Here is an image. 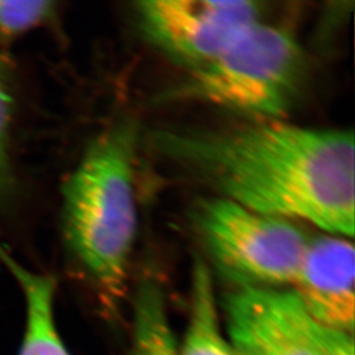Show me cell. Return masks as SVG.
<instances>
[{"mask_svg": "<svg viewBox=\"0 0 355 355\" xmlns=\"http://www.w3.org/2000/svg\"><path fill=\"white\" fill-rule=\"evenodd\" d=\"M225 312L229 342L254 355H320L322 327L293 290L236 288Z\"/></svg>", "mask_w": 355, "mask_h": 355, "instance_id": "obj_6", "label": "cell"}, {"mask_svg": "<svg viewBox=\"0 0 355 355\" xmlns=\"http://www.w3.org/2000/svg\"><path fill=\"white\" fill-rule=\"evenodd\" d=\"M222 331L211 270L198 260L192 272L191 307L182 355H234Z\"/></svg>", "mask_w": 355, "mask_h": 355, "instance_id": "obj_9", "label": "cell"}, {"mask_svg": "<svg viewBox=\"0 0 355 355\" xmlns=\"http://www.w3.org/2000/svg\"><path fill=\"white\" fill-rule=\"evenodd\" d=\"M19 98L13 67L0 55V211L12 207L19 197L15 166V129Z\"/></svg>", "mask_w": 355, "mask_h": 355, "instance_id": "obj_11", "label": "cell"}, {"mask_svg": "<svg viewBox=\"0 0 355 355\" xmlns=\"http://www.w3.org/2000/svg\"><path fill=\"white\" fill-rule=\"evenodd\" d=\"M0 258L19 282L26 302V324L19 355H71L55 321L53 278L24 268L3 250H0Z\"/></svg>", "mask_w": 355, "mask_h": 355, "instance_id": "obj_8", "label": "cell"}, {"mask_svg": "<svg viewBox=\"0 0 355 355\" xmlns=\"http://www.w3.org/2000/svg\"><path fill=\"white\" fill-rule=\"evenodd\" d=\"M59 13L55 1L0 0V43H8L31 31L53 24Z\"/></svg>", "mask_w": 355, "mask_h": 355, "instance_id": "obj_12", "label": "cell"}, {"mask_svg": "<svg viewBox=\"0 0 355 355\" xmlns=\"http://www.w3.org/2000/svg\"><path fill=\"white\" fill-rule=\"evenodd\" d=\"M306 69L295 36L259 21L214 59L191 69L174 96L261 121L281 120L298 98Z\"/></svg>", "mask_w": 355, "mask_h": 355, "instance_id": "obj_3", "label": "cell"}, {"mask_svg": "<svg viewBox=\"0 0 355 355\" xmlns=\"http://www.w3.org/2000/svg\"><path fill=\"white\" fill-rule=\"evenodd\" d=\"M195 211L213 265L237 288L292 285L309 241L295 222L221 197L201 200Z\"/></svg>", "mask_w": 355, "mask_h": 355, "instance_id": "obj_4", "label": "cell"}, {"mask_svg": "<svg viewBox=\"0 0 355 355\" xmlns=\"http://www.w3.org/2000/svg\"><path fill=\"white\" fill-rule=\"evenodd\" d=\"M135 141L130 124H113L87 145L61 187L64 250L112 309L127 291L137 232Z\"/></svg>", "mask_w": 355, "mask_h": 355, "instance_id": "obj_2", "label": "cell"}, {"mask_svg": "<svg viewBox=\"0 0 355 355\" xmlns=\"http://www.w3.org/2000/svg\"><path fill=\"white\" fill-rule=\"evenodd\" d=\"M354 352L353 334L322 327L320 355H354Z\"/></svg>", "mask_w": 355, "mask_h": 355, "instance_id": "obj_13", "label": "cell"}, {"mask_svg": "<svg viewBox=\"0 0 355 355\" xmlns=\"http://www.w3.org/2000/svg\"><path fill=\"white\" fill-rule=\"evenodd\" d=\"M136 12L148 40L191 69L261 21V5L251 0H148Z\"/></svg>", "mask_w": 355, "mask_h": 355, "instance_id": "obj_5", "label": "cell"}, {"mask_svg": "<svg viewBox=\"0 0 355 355\" xmlns=\"http://www.w3.org/2000/svg\"><path fill=\"white\" fill-rule=\"evenodd\" d=\"M164 158L218 197L328 235L354 236L353 131L282 120L228 129L162 130L153 136Z\"/></svg>", "mask_w": 355, "mask_h": 355, "instance_id": "obj_1", "label": "cell"}, {"mask_svg": "<svg viewBox=\"0 0 355 355\" xmlns=\"http://www.w3.org/2000/svg\"><path fill=\"white\" fill-rule=\"evenodd\" d=\"M166 304L158 282L146 278L139 283L134 302L132 355H182Z\"/></svg>", "mask_w": 355, "mask_h": 355, "instance_id": "obj_10", "label": "cell"}, {"mask_svg": "<svg viewBox=\"0 0 355 355\" xmlns=\"http://www.w3.org/2000/svg\"><path fill=\"white\" fill-rule=\"evenodd\" d=\"M232 344V351H234V355H254L253 353L250 352L248 349H245L243 346L237 345L234 343L230 342Z\"/></svg>", "mask_w": 355, "mask_h": 355, "instance_id": "obj_14", "label": "cell"}, {"mask_svg": "<svg viewBox=\"0 0 355 355\" xmlns=\"http://www.w3.org/2000/svg\"><path fill=\"white\" fill-rule=\"evenodd\" d=\"M354 279L352 241L327 234L309 237L291 290L318 325L353 334Z\"/></svg>", "mask_w": 355, "mask_h": 355, "instance_id": "obj_7", "label": "cell"}]
</instances>
